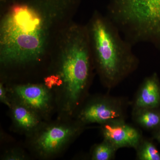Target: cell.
Segmentation results:
<instances>
[{
  "label": "cell",
  "mask_w": 160,
  "mask_h": 160,
  "mask_svg": "<svg viewBox=\"0 0 160 160\" xmlns=\"http://www.w3.org/2000/svg\"><path fill=\"white\" fill-rule=\"evenodd\" d=\"M81 0H10L1 6L0 62L25 68L46 58L71 24Z\"/></svg>",
  "instance_id": "cell-1"
},
{
  "label": "cell",
  "mask_w": 160,
  "mask_h": 160,
  "mask_svg": "<svg viewBox=\"0 0 160 160\" xmlns=\"http://www.w3.org/2000/svg\"><path fill=\"white\" fill-rule=\"evenodd\" d=\"M55 98L60 118H70L82 103L94 69L86 26L72 23L58 40Z\"/></svg>",
  "instance_id": "cell-2"
},
{
  "label": "cell",
  "mask_w": 160,
  "mask_h": 160,
  "mask_svg": "<svg viewBox=\"0 0 160 160\" xmlns=\"http://www.w3.org/2000/svg\"><path fill=\"white\" fill-rule=\"evenodd\" d=\"M86 26L94 69L103 86L112 89L138 69L139 60L107 15L95 11Z\"/></svg>",
  "instance_id": "cell-3"
},
{
  "label": "cell",
  "mask_w": 160,
  "mask_h": 160,
  "mask_svg": "<svg viewBox=\"0 0 160 160\" xmlns=\"http://www.w3.org/2000/svg\"><path fill=\"white\" fill-rule=\"evenodd\" d=\"M107 11L132 46L160 38V0H109Z\"/></svg>",
  "instance_id": "cell-4"
},
{
  "label": "cell",
  "mask_w": 160,
  "mask_h": 160,
  "mask_svg": "<svg viewBox=\"0 0 160 160\" xmlns=\"http://www.w3.org/2000/svg\"><path fill=\"white\" fill-rule=\"evenodd\" d=\"M58 122L43 123L29 138V145L35 155L52 158L65 151L84 130L85 126L76 120L61 118Z\"/></svg>",
  "instance_id": "cell-5"
},
{
  "label": "cell",
  "mask_w": 160,
  "mask_h": 160,
  "mask_svg": "<svg viewBox=\"0 0 160 160\" xmlns=\"http://www.w3.org/2000/svg\"><path fill=\"white\" fill-rule=\"evenodd\" d=\"M127 102L123 98L101 95L90 98L78 109L76 120L86 126L125 120Z\"/></svg>",
  "instance_id": "cell-6"
},
{
  "label": "cell",
  "mask_w": 160,
  "mask_h": 160,
  "mask_svg": "<svg viewBox=\"0 0 160 160\" xmlns=\"http://www.w3.org/2000/svg\"><path fill=\"white\" fill-rule=\"evenodd\" d=\"M9 92L11 98L28 106L42 118L48 117L53 109V95L44 84L15 85Z\"/></svg>",
  "instance_id": "cell-7"
},
{
  "label": "cell",
  "mask_w": 160,
  "mask_h": 160,
  "mask_svg": "<svg viewBox=\"0 0 160 160\" xmlns=\"http://www.w3.org/2000/svg\"><path fill=\"white\" fill-rule=\"evenodd\" d=\"M103 139L108 141L118 149L122 148L136 149L143 139L141 131L128 124L125 120L111 121L101 125Z\"/></svg>",
  "instance_id": "cell-8"
},
{
  "label": "cell",
  "mask_w": 160,
  "mask_h": 160,
  "mask_svg": "<svg viewBox=\"0 0 160 160\" xmlns=\"http://www.w3.org/2000/svg\"><path fill=\"white\" fill-rule=\"evenodd\" d=\"M10 109L12 124L20 132L27 137L36 131L44 123L42 118L25 104L13 98H10Z\"/></svg>",
  "instance_id": "cell-9"
},
{
  "label": "cell",
  "mask_w": 160,
  "mask_h": 160,
  "mask_svg": "<svg viewBox=\"0 0 160 160\" xmlns=\"http://www.w3.org/2000/svg\"><path fill=\"white\" fill-rule=\"evenodd\" d=\"M160 104V86L156 75L143 80L132 104V109L157 108Z\"/></svg>",
  "instance_id": "cell-10"
},
{
  "label": "cell",
  "mask_w": 160,
  "mask_h": 160,
  "mask_svg": "<svg viewBox=\"0 0 160 160\" xmlns=\"http://www.w3.org/2000/svg\"><path fill=\"white\" fill-rule=\"evenodd\" d=\"M157 108L132 109V118L137 125L146 130H152L160 127V112Z\"/></svg>",
  "instance_id": "cell-11"
},
{
  "label": "cell",
  "mask_w": 160,
  "mask_h": 160,
  "mask_svg": "<svg viewBox=\"0 0 160 160\" xmlns=\"http://www.w3.org/2000/svg\"><path fill=\"white\" fill-rule=\"evenodd\" d=\"M118 149L111 143L103 139L101 143L95 144L92 148L90 158L92 160L113 159Z\"/></svg>",
  "instance_id": "cell-12"
},
{
  "label": "cell",
  "mask_w": 160,
  "mask_h": 160,
  "mask_svg": "<svg viewBox=\"0 0 160 160\" xmlns=\"http://www.w3.org/2000/svg\"><path fill=\"white\" fill-rule=\"evenodd\" d=\"M136 150L137 159L139 160H160V153L151 141L143 138Z\"/></svg>",
  "instance_id": "cell-13"
},
{
  "label": "cell",
  "mask_w": 160,
  "mask_h": 160,
  "mask_svg": "<svg viewBox=\"0 0 160 160\" xmlns=\"http://www.w3.org/2000/svg\"><path fill=\"white\" fill-rule=\"evenodd\" d=\"M2 158L5 160H23L26 159L27 156L22 150L13 149L6 151Z\"/></svg>",
  "instance_id": "cell-14"
},
{
  "label": "cell",
  "mask_w": 160,
  "mask_h": 160,
  "mask_svg": "<svg viewBox=\"0 0 160 160\" xmlns=\"http://www.w3.org/2000/svg\"><path fill=\"white\" fill-rule=\"evenodd\" d=\"M0 101L4 105L8 106L9 109L11 107V101L9 98L8 89L4 86L3 83L0 84Z\"/></svg>",
  "instance_id": "cell-15"
},
{
  "label": "cell",
  "mask_w": 160,
  "mask_h": 160,
  "mask_svg": "<svg viewBox=\"0 0 160 160\" xmlns=\"http://www.w3.org/2000/svg\"><path fill=\"white\" fill-rule=\"evenodd\" d=\"M10 1V0H0L1 6H4V5H5L6 3H8V2H9Z\"/></svg>",
  "instance_id": "cell-16"
},
{
  "label": "cell",
  "mask_w": 160,
  "mask_h": 160,
  "mask_svg": "<svg viewBox=\"0 0 160 160\" xmlns=\"http://www.w3.org/2000/svg\"><path fill=\"white\" fill-rule=\"evenodd\" d=\"M155 137L160 142V129L159 131L158 132L157 134L155 135Z\"/></svg>",
  "instance_id": "cell-17"
}]
</instances>
